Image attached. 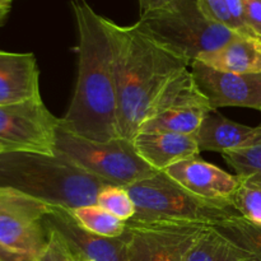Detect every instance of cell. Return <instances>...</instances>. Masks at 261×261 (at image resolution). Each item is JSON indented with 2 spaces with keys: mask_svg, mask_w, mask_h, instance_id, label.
<instances>
[{
  "mask_svg": "<svg viewBox=\"0 0 261 261\" xmlns=\"http://www.w3.org/2000/svg\"><path fill=\"white\" fill-rule=\"evenodd\" d=\"M41 98L40 69L32 53L0 50V106Z\"/></svg>",
  "mask_w": 261,
  "mask_h": 261,
  "instance_id": "cell-14",
  "label": "cell"
},
{
  "mask_svg": "<svg viewBox=\"0 0 261 261\" xmlns=\"http://www.w3.org/2000/svg\"><path fill=\"white\" fill-rule=\"evenodd\" d=\"M213 228L261 261V224L251 223L241 216H236Z\"/></svg>",
  "mask_w": 261,
  "mask_h": 261,
  "instance_id": "cell-21",
  "label": "cell"
},
{
  "mask_svg": "<svg viewBox=\"0 0 261 261\" xmlns=\"http://www.w3.org/2000/svg\"><path fill=\"white\" fill-rule=\"evenodd\" d=\"M48 232L60 239L70 256L81 261H130L125 234L115 239L92 233L81 226L70 211L50 205L45 217Z\"/></svg>",
  "mask_w": 261,
  "mask_h": 261,
  "instance_id": "cell-11",
  "label": "cell"
},
{
  "mask_svg": "<svg viewBox=\"0 0 261 261\" xmlns=\"http://www.w3.org/2000/svg\"><path fill=\"white\" fill-rule=\"evenodd\" d=\"M70 213L83 228L99 236L115 239L125 234L127 229L126 222L115 217L98 204L79 206L70 211Z\"/></svg>",
  "mask_w": 261,
  "mask_h": 261,
  "instance_id": "cell-19",
  "label": "cell"
},
{
  "mask_svg": "<svg viewBox=\"0 0 261 261\" xmlns=\"http://www.w3.org/2000/svg\"><path fill=\"white\" fill-rule=\"evenodd\" d=\"M200 152L228 153L261 143V125L247 126L211 112L196 133Z\"/></svg>",
  "mask_w": 261,
  "mask_h": 261,
  "instance_id": "cell-16",
  "label": "cell"
},
{
  "mask_svg": "<svg viewBox=\"0 0 261 261\" xmlns=\"http://www.w3.org/2000/svg\"><path fill=\"white\" fill-rule=\"evenodd\" d=\"M260 112H261V111H260ZM260 125H261V124H260Z\"/></svg>",
  "mask_w": 261,
  "mask_h": 261,
  "instance_id": "cell-35",
  "label": "cell"
},
{
  "mask_svg": "<svg viewBox=\"0 0 261 261\" xmlns=\"http://www.w3.org/2000/svg\"><path fill=\"white\" fill-rule=\"evenodd\" d=\"M12 2H13V0H12Z\"/></svg>",
  "mask_w": 261,
  "mask_h": 261,
  "instance_id": "cell-36",
  "label": "cell"
},
{
  "mask_svg": "<svg viewBox=\"0 0 261 261\" xmlns=\"http://www.w3.org/2000/svg\"><path fill=\"white\" fill-rule=\"evenodd\" d=\"M229 204L244 219L261 224V177L239 176V186Z\"/></svg>",
  "mask_w": 261,
  "mask_h": 261,
  "instance_id": "cell-20",
  "label": "cell"
},
{
  "mask_svg": "<svg viewBox=\"0 0 261 261\" xmlns=\"http://www.w3.org/2000/svg\"><path fill=\"white\" fill-rule=\"evenodd\" d=\"M199 61L219 69L240 74L261 73V38L255 35H237L216 51L204 54Z\"/></svg>",
  "mask_w": 261,
  "mask_h": 261,
  "instance_id": "cell-17",
  "label": "cell"
},
{
  "mask_svg": "<svg viewBox=\"0 0 261 261\" xmlns=\"http://www.w3.org/2000/svg\"><path fill=\"white\" fill-rule=\"evenodd\" d=\"M12 152H15V150L13 149V148H10L9 145H7V144H4V143L0 142V155L7 154V153H12Z\"/></svg>",
  "mask_w": 261,
  "mask_h": 261,
  "instance_id": "cell-31",
  "label": "cell"
},
{
  "mask_svg": "<svg viewBox=\"0 0 261 261\" xmlns=\"http://www.w3.org/2000/svg\"><path fill=\"white\" fill-rule=\"evenodd\" d=\"M135 25L189 66L201 55L216 51L240 35L212 19L200 0H173L160 9L140 14Z\"/></svg>",
  "mask_w": 261,
  "mask_h": 261,
  "instance_id": "cell-4",
  "label": "cell"
},
{
  "mask_svg": "<svg viewBox=\"0 0 261 261\" xmlns=\"http://www.w3.org/2000/svg\"><path fill=\"white\" fill-rule=\"evenodd\" d=\"M74 260H75V259H74ZM75 261H81V260H75Z\"/></svg>",
  "mask_w": 261,
  "mask_h": 261,
  "instance_id": "cell-34",
  "label": "cell"
},
{
  "mask_svg": "<svg viewBox=\"0 0 261 261\" xmlns=\"http://www.w3.org/2000/svg\"><path fill=\"white\" fill-rule=\"evenodd\" d=\"M114 55L120 134L133 140L161 92L189 64L140 32L106 18Z\"/></svg>",
  "mask_w": 261,
  "mask_h": 261,
  "instance_id": "cell-2",
  "label": "cell"
},
{
  "mask_svg": "<svg viewBox=\"0 0 261 261\" xmlns=\"http://www.w3.org/2000/svg\"><path fill=\"white\" fill-rule=\"evenodd\" d=\"M165 172L194 195L218 203H229L239 186V176L226 172L199 155L175 163Z\"/></svg>",
  "mask_w": 261,
  "mask_h": 261,
  "instance_id": "cell-13",
  "label": "cell"
},
{
  "mask_svg": "<svg viewBox=\"0 0 261 261\" xmlns=\"http://www.w3.org/2000/svg\"><path fill=\"white\" fill-rule=\"evenodd\" d=\"M222 155L227 165L236 171V175L261 177V143L236 152L223 153Z\"/></svg>",
  "mask_w": 261,
  "mask_h": 261,
  "instance_id": "cell-23",
  "label": "cell"
},
{
  "mask_svg": "<svg viewBox=\"0 0 261 261\" xmlns=\"http://www.w3.org/2000/svg\"><path fill=\"white\" fill-rule=\"evenodd\" d=\"M130 261H185V254L203 226L126 222Z\"/></svg>",
  "mask_w": 261,
  "mask_h": 261,
  "instance_id": "cell-10",
  "label": "cell"
},
{
  "mask_svg": "<svg viewBox=\"0 0 261 261\" xmlns=\"http://www.w3.org/2000/svg\"><path fill=\"white\" fill-rule=\"evenodd\" d=\"M10 4H12V0H0V7L10 8Z\"/></svg>",
  "mask_w": 261,
  "mask_h": 261,
  "instance_id": "cell-32",
  "label": "cell"
},
{
  "mask_svg": "<svg viewBox=\"0 0 261 261\" xmlns=\"http://www.w3.org/2000/svg\"><path fill=\"white\" fill-rule=\"evenodd\" d=\"M96 204L124 222L130 221L137 212L132 196L122 186H105L97 195Z\"/></svg>",
  "mask_w": 261,
  "mask_h": 261,
  "instance_id": "cell-22",
  "label": "cell"
},
{
  "mask_svg": "<svg viewBox=\"0 0 261 261\" xmlns=\"http://www.w3.org/2000/svg\"><path fill=\"white\" fill-rule=\"evenodd\" d=\"M224 3H226V8L228 10L229 17H231L233 30L236 32L242 33V35H254L245 22L242 0H224Z\"/></svg>",
  "mask_w": 261,
  "mask_h": 261,
  "instance_id": "cell-26",
  "label": "cell"
},
{
  "mask_svg": "<svg viewBox=\"0 0 261 261\" xmlns=\"http://www.w3.org/2000/svg\"><path fill=\"white\" fill-rule=\"evenodd\" d=\"M59 126L42 98L0 106V142L15 152L55 154Z\"/></svg>",
  "mask_w": 261,
  "mask_h": 261,
  "instance_id": "cell-9",
  "label": "cell"
},
{
  "mask_svg": "<svg viewBox=\"0 0 261 261\" xmlns=\"http://www.w3.org/2000/svg\"><path fill=\"white\" fill-rule=\"evenodd\" d=\"M50 205L9 186H0V242L37 260L50 244L45 217Z\"/></svg>",
  "mask_w": 261,
  "mask_h": 261,
  "instance_id": "cell-7",
  "label": "cell"
},
{
  "mask_svg": "<svg viewBox=\"0 0 261 261\" xmlns=\"http://www.w3.org/2000/svg\"><path fill=\"white\" fill-rule=\"evenodd\" d=\"M185 261H257L213 227H204L185 254Z\"/></svg>",
  "mask_w": 261,
  "mask_h": 261,
  "instance_id": "cell-18",
  "label": "cell"
},
{
  "mask_svg": "<svg viewBox=\"0 0 261 261\" xmlns=\"http://www.w3.org/2000/svg\"><path fill=\"white\" fill-rule=\"evenodd\" d=\"M135 204L133 223H170L216 227L239 216L229 203L201 199L178 185L165 171L125 186Z\"/></svg>",
  "mask_w": 261,
  "mask_h": 261,
  "instance_id": "cell-5",
  "label": "cell"
},
{
  "mask_svg": "<svg viewBox=\"0 0 261 261\" xmlns=\"http://www.w3.org/2000/svg\"><path fill=\"white\" fill-rule=\"evenodd\" d=\"M214 112L189 69L167 84L148 111L138 133L196 134L206 115Z\"/></svg>",
  "mask_w": 261,
  "mask_h": 261,
  "instance_id": "cell-8",
  "label": "cell"
},
{
  "mask_svg": "<svg viewBox=\"0 0 261 261\" xmlns=\"http://www.w3.org/2000/svg\"><path fill=\"white\" fill-rule=\"evenodd\" d=\"M138 2H139L140 14H144V13L160 9V8L172 3L173 0H138Z\"/></svg>",
  "mask_w": 261,
  "mask_h": 261,
  "instance_id": "cell-29",
  "label": "cell"
},
{
  "mask_svg": "<svg viewBox=\"0 0 261 261\" xmlns=\"http://www.w3.org/2000/svg\"><path fill=\"white\" fill-rule=\"evenodd\" d=\"M65 249H66V247H65ZM63 261H75V260H74L73 257L70 256V254H69V252H68V250H66V254H65V256H64Z\"/></svg>",
  "mask_w": 261,
  "mask_h": 261,
  "instance_id": "cell-33",
  "label": "cell"
},
{
  "mask_svg": "<svg viewBox=\"0 0 261 261\" xmlns=\"http://www.w3.org/2000/svg\"><path fill=\"white\" fill-rule=\"evenodd\" d=\"M200 2L204 10L206 12V14L212 19L233 30V24H232L231 17L228 14V10H227L224 0H200Z\"/></svg>",
  "mask_w": 261,
  "mask_h": 261,
  "instance_id": "cell-25",
  "label": "cell"
},
{
  "mask_svg": "<svg viewBox=\"0 0 261 261\" xmlns=\"http://www.w3.org/2000/svg\"><path fill=\"white\" fill-rule=\"evenodd\" d=\"M71 8L78 30V74L68 111L60 119V127L96 142L122 138L106 17L97 14L86 0H73Z\"/></svg>",
  "mask_w": 261,
  "mask_h": 261,
  "instance_id": "cell-1",
  "label": "cell"
},
{
  "mask_svg": "<svg viewBox=\"0 0 261 261\" xmlns=\"http://www.w3.org/2000/svg\"><path fill=\"white\" fill-rule=\"evenodd\" d=\"M66 254V249L56 234L50 232V244L46 251L36 261H63Z\"/></svg>",
  "mask_w": 261,
  "mask_h": 261,
  "instance_id": "cell-27",
  "label": "cell"
},
{
  "mask_svg": "<svg viewBox=\"0 0 261 261\" xmlns=\"http://www.w3.org/2000/svg\"><path fill=\"white\" fill-rule=\"evenodd\" d=\"M0 261H35L31 257L25 256V255L15 252L13 250L8 249L7 246L0 242Z\"/></svg>",
  "mask_w": 261,
  "mask_h": 261,
  "instance_id": "cell-28",
  "label": "cell"
},
{
  "mask_svg": "<svg viewBox=\"0 0 261 261\" xmlns=\"http://www.w3.org/2000/svg\"><path fill=\"white\" fill-rule=\"evenodd\" d=\"M107 185L59 152L0 155V186L17 189L47 205L73 211L96 204L97 195Z\"/></svg>",
  "mask_w": 261,
  "mask_h": 261,
  "instance_id": "cell-3",
  "label": "cell"
},
{
  "mask_svg": "<svg viewBox=\"0 0 261 261\" xmlns=\"http://www.w3.org/2000/svg\"><path fill=\"white\" fill-rule=\"evenodd\" d=\"M133 143L138 154L158 172L200 153L195 134L138 133Z\"/></svg>",
  "mask_w": 261,
  "mask_h": 261,
  "instance_id": "cell-15",
  "label": "cell"
},
{
  "mask_svg": "<svg viewBox=\"0 0 261 261\" xmlns=\"http://www.w3.org/2000/svg\"><path fill=\"white\" fill-rule=\"evenodd\" d=\"M246 25L255 36L261 38V0H242Z\"/></svg>",
  "mask_w": 261,
  "mask_h": 261,
  "instance_id": "cell-24",
  "label": "cell"
},
{
  "mask_svg": "<svg viewBox=\"0 0 261 261\" xmlns=\"http://www.w3.org/2000/svg\"><path fill=\"white\" fill-rule=\"evenodd\" d=\"M190 71L214 111L221 107H247L261 111V73L219 70L199 60L191 64Z\"/></svg>",
  "mask_w": 261,
  "mask_h": 261,
  "instance_id": "cell-12",
  "label": "cell"
},
{
  "mask_svg": "<svg viewBox=\"0 0 261 261\" xmlns=\"http://www.w3.org/2000/svg\"><path fill=\"white\" fill-rule=\"evenodd\" d=\"M10 12V8H4V7H0V27L4 25L5 20H7L8 14Z\"/></svg>",
  "mask_w": 261,
  "mask_h": 261,
  "instance_id": "cell-30",
  "label": "cell"
},
{
  "mask_svg": "<svg viewBox=\"0 0 261 261\" xmlns=\"http://www.w3.org/2000/svg\"><path fill=\"white\" fill-rule=\"evenodd\" d=\"M55 150L110 185L125 188L158 173L138 154L133 140L125 138L96 142L59 126Z\"/></svg>",
  "mask_w": 261,
  "mask_h": 261,
  "instance_id": "cell-6",
  "label": "cell"
}]
</instances>
